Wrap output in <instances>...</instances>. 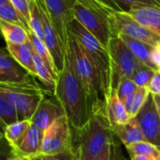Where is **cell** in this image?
Instances as JSON below:
<instances>
[{"label": "cell", "mask_w": 160, "mask_h": 160, "mask_svg": "<svg viewBox=\"0 0 160 160\" xmlns=\"http://www.w3.org/2000/svg\"><path fill=\"white\" fill-rule=\"evenodd\" d=\"M112 131L114 137L117 138L126 147L133 143L145 141L140 126L134 117H131L127 123L123 125L113 127Z\"/></svg>", "instance_id": "obj_17"}, {"label": "cell", "mask_w": 160, "mask_h": 160, "mask_svg": "<svg viewBox=\"0 0 160 160\" xmlns=\"http://www.w3.org/2000/svg\"><path fill=\"white\" fill-rule=\"evenodd\" d=\"M6 53H9L7 47L6 48H0V54H6Z\"/></svg>", "instance_id": "obj_44"}, {"label": "cell", "mask_w": 160, "mask_h": 160, "mask_svg": "<svg viewBox=\"0 0 160 160\" xmlns=\"http://www.w3.org/2000/svg\"><path fill=\"white\" fill-rule=\"evenodd\" d=\"M52 20L59 39L67 52L68 41V26L71 20L74 19L71 6L68 0H39Z\"/></svg>", "instance_id": "obj_10"}, {"label": "cell", "mask_w": 160, "mask_h": 160, "mask_svg": "<svg viewBox=\"0 0 160 160\" xmlns=\"http://www.w3.org/2000/svg\"><path fill=\"white\" fill-rule=\"evenodd\" d=\"M106 114L112 128L123 125L130 119L129 113L128 112L125 104L117 96L116 90H112L110 93L107 102Z\"/></svg>", "instance_id": "obj_19"}, {"label": "cell", "mask_w": 160, "mask_h": 160, "mask_svg": "<svg viewBox=\"0 0 160 160\" xmlns=\"http://www.w3.org/2000/svg\"><path fill=\"white\" fill-rule=\"evenodd\" d=\"M67 52L86 93L90 114H106L111 93L110 77L92 60L79 41L69 33Z\"/></svg>", "instance_id": "obj_1"}, {"label": "cell", "mask_w": 160, "mask_h": 160, "mask_svg": "<svg viewBox=\"0 0 160 160\" xmlns=\"http://www.w3.org/2000/svg\"><path fill=\"white\" fill-rule=\"evenodd\" d=\"M159 71H160V70H159Z\"/></svg>", "instance_id": "obj_46"}, {"label": "cell", "mask_w": 160, "mask_h": 160, "mask_svg": "<svg viewBox=\"0 0 160 160\" xmlns=\"http://www.w3.org/2000/svg\"><path fill=\"white\" fill-rule=\"evenodd\" d=\"M151 60L157 71L160 70V44L155 45L151 52Z\"/></svg>", "instance_id": "obj_37"}, {"label": "cell", "mask_w": 160, "mask_h": 160, "mask_svg": "<svg viewBox=\"0 0 160 160\" xmlns=\"http://www.w3.org/2000/svg\"><path fill=\"white\" fill-rule=\"evenodd\" d=\"M7 160H31V158L23 157V156H15V155H12L10 158H8Z\"/></svg>", "instance_id": "obj_42"}, {"label": "cell", "mask_w": 160, "mask_h": 160, "mask_svg": "<svg viewBox=\"0 0 160 160\" xmlns=\"http://www.w3.org/2000/svg\"><path fill=\"white\" fill-rule=\"evenodd\" d=\"M156 72L157 71L151 68L150 67L141 63L139 67L135 69L131 80L138 87H147Z\"/></svg>", "instance_id": "obj_28"}, {"label": "cell", "mask_w": 160, "mask_h": 160, "mask_svg": "<svg viewBox=\"0 0 160 160\" xmlns=\"http://www.w3.org/2000/svg\"><path fill=\"white\" fill-rule=\"evenodd\" d=\"M129 156H144L160 160V149L156 145L143 141L126 147Z\"/></svg>", "instance_id": "obj_24"}, {"label": "cell", "mask_w": 160, "mask_h": 160, "mask_svg": "<svg viewBox=\"0 0 160 160\" xmlns=\"http://www.w3.org/2000/svg\"><path fill=\"white\" fill-rule=\"evenodd\" d=\"M0 31L7 45H19L29 39L28 31L22 24L0 20Z\"/></svg>", "instance_id": "obj_22"}, {"label": "cell", "mask_w": 160, "mask_h": 160, "mask_svg": "<svg viewBox=\"0 0 160 160\" xmlns=\"http://www.w3.org/2000/svg\"><path fill=\"white\" fill-rule=\"evenodd\" d=\"M40 15L42 20V30H43V41L46 44L51 55L52 56V59L54 61L56 69L59 72L62 70L64 67L65 62V55H66V50L64 49L59 37L55 31V28L52 22V20L49 16L48 11L46 10L45 7L39 0H36Z\"/></svg>", "instance_id": "obj_12"}, {"label": "cell", "mask_w": 160, "mask_h": 160, "mask_svg": "<svg viewBox=\"0 0 160 160\" xmlns=\"http://www.w3.org/2000/svg\"><path fill=\"white\" fill-rule=\"evenodd\" d=\"M53 96L63 108L73 129L80 128L88 121L91 114L87 96L68 52L64 67L58 74Z\"/></svg>", "instance_id": "obj_2"}, {"label": "cell", "mask_w": 160, "mask_h": 160, "mask_svg": "<svg viewBox=\"0 0 160 160\" xmlns=\"http://www.w3.org/2000/svg\"><path fill=\"white\" fill-rule=\"evenodd\" d=\"M31 125L32 123L30 120H19L5 128L4 138L11 150L18 144Z\"/></svg>", "instance_id": "obj_23"}, {"label": "cell", "mask_w": 160, "mask_h": 160, "mask_svg": "<svg viewBox=\"0 0 160 160\" xmlns=\"http://www.w3.org/2000/svg\"><path fill=\"white\" fill-rule=\"evenodd\" d=\"M111 160H126L125 157L122 154L121 148L119 143L114 140L112 144V154H111Z\"/></svg>", "instance_id": "obj_38"}, {"label": "cell", "mask_w": 160, "mask_h": 160, "mask_svg": "<svg viewBox=\"0 0 160 160\" xmlns=\"http://www.w3.org/2000/svg\"><path fill=\"white\" fill-rule=\"evenodd\" d=\"M114 140L112 128L106 114H93L82 127L72 128V149L77 160L93 159Z\"/></svg>", "instance_id": "obj_3"}, {"label": "cell", "mask_w": 160, "mask_h": 160, "mask_svg": "<svg viewBox=\"0 0 160 160\" xmlns=\"http://www.w3.org/2000/svg\"><path fill=\"white\" fill-rule=\"evenodd\" d=\"M33 59L36 68V78H38L50 92L53 93L58 79V73L53 70L35 51L33 53Z\"/></svg>", "instance_id": "obj_21"}, {"label": "cell", "mask_w": 160, "mask_h": 160, "mask_svg": "<svg viewBox=\"0 0 160 160\" xmlns=\"http://www.w3.org/2000/svg\"><path fill=\"white\" fill-rule=\"evenodd\" d=\"M19 121L18 114L14 106L8 100V98L0 93V125L4 128Z\"/></svg>", "instance_id": "obj_25"}, {"label": "cell", "mask_w": 160, "mask_h": 160, "mask_svg": "<svg viewBox=\"0 0 160 160\" xmlns=\"http://www.w3.org/2000/svg\"><path fill=\"white\" fill-rule=\"evenodd\" d=\"M121 11L128 12L136 8L158 7L160 8V0H113Z\"/></svg>", "instance_id": "obj_30"}, {"label": "cell", "mask_w": 160, "mask_h": 160, "mask_svg": "<svg viewBox=\"0 0 160 160\" xmlns=\"http://www.w3.org/2000/svg\"><path fill=\"white\" fill-rule=\"evenodd\" d=\"M30 30L40 39L43 40L42 20L38 6L36 0H30Z\"/></svg>", "instance_id": "obj_29"}, {"label": "cell", "mask_w": 160, "mask_h": 160, "mask_svg": "<svg viewBox=\"0 0 160 160\" xmlns=\"http://www.w3.org/2000/svg\"><path fill=\"white\" fill-rule=\"evenodd\" d=\"M34 78L9 53L0 54V81L24 82Z\"/></svg>", "instance_id": "obj_15"}, {"label": "cell", "mask_w": 160, "mask_h": 160, "mask_svg": "<svg viewBox=\"0 0 160 160\" xmlns=\"http://www.w3.org/2000/svg\"><path fill=\"white\" fill-rule=\"evenodd\" d=\"M117 37H119L128 46V48L130 50V52L133 53V55L142 64L150 67L154 70V65L151 60V52L153 50V45L145 43L141 40H137L134 38H131L124 34H119ZM157 71V70H156Z\"/></svg>", "instance_id": "obj_20"}, {"label": "cell", "mask_w": 160, "mask_h": 160, "mask_svg": "<svg viewBox=\"0 0 160 160\" xmlns=\"http://www.w3.org/2000/svg\"><path fill=\"white\" fill-rule=\"evenodd\" d=\"M0 20L5 21V22H8L22 24L23 26L19 14L15 10L13 6L10 4V2L0 6Z\"/></svg>", "instance_id": "obj_33"}, {"label": "cell", "mask_w": 160, "mask_h": 160, "mask_svg": "<svg viewBox=\"0 0 160 160\" xmlns=\"http://www.w3.org/2000/svg\"><path fill=\"white\" fill-rule=\"evenodd\" d=\"M4 142H6L4 138V128L0 125V143H3Z\"/></svg>", "instance_id": "obj_43"}, {"label": "cell", "mask_w": 160, "mask_h": 160, "mask_svg": "<svg viewBox=\"0 0 160 160\" xmlns=\"http://www.w3.org/2000/svg\"><path fill=\"white\" fill-rule=\"evenodd\" d=\"M0 93L16 109L19 120H31L45 91L31 78L24 82H1Z\"/></svg>", "instance_id": "obj_4"}, {"label": "cell", "mask_w": 160, "mask_h": 160, "mask_svg": "<svg viewBox=\"0 0 160 160\" xmlns=\"http://www.w3.org/2000/svg\"><path fill=\"white\" fill-rule=\"evenodd\" d=\"M130 158H131V160H158L156 158L144 157V156H131Z\"/></svg>", "instance_id": "obj_41"}, {"label": "cell", "mask_w": 160, "mask_h": 160, "mask_svg": "<svg viewBox=\"0 0 160 160\" xmlns=\"http://www.w3.org/2000/svg\"><path fill=\"white\" fill-rule=\"evenodd\" d=\"M147 88L152 95H160V71L155 73Z\"/></svg>", "instance_id": "obj_36"}, {"label": "cell", "mask_w": 160, "mask_h": 160, "mask_svg": "<svg viewBox=\"0 0 160 160\" xmlns=\"http://www.w3.org/2000/svg\"><path fill=\"white\" fill-rule=\"evenodd\" d=\"M128 13L135 21L145 26L147 29L160 37V8L142 7L128 10Z\"/></svg>", "instance_id": "obj_16"}, {"label": "cell", "mask_w": 160, "mask_h": 160, "mask_svg": "<svg viewBox=\"0 0 160 160\" xmlns=\"http://www.w3.org/2000/svg\"><path fill=\"white\" fill-rule=\"evenodd\" d=\"M8 2H9V0H0V6L1 5H4V4H7Z\"/></svg>", "instance_id": "obj_45"}, {"label": "cell", "mask_w": 160, "mask_h": 160, "mask_svg": "<svg viewBox=\"0 0 160 160\" xmlns=\"http://www.w3.org/2000/svg\"><path fill=\"white\" fill-rule=\"evenodd\" d=\"M137 87L138 86L130 78L122 79L116 88V93H117L119 99L121 101H124L129 95L133 94L136 91Z\"/></svg>", "instance_id": "obj_34"}, {"label": "cell", "mask_w": 160, "mask_h": 160, "mask_svg": "<svg viewBox=\"0 0 160 160\" xmlns=\"http://www.w3.org/2000/svg\"><path fill=\"white\" fill-rule=\"evenodd\" d=\"M28 36H29V39L33 45V49L34 51L53 69L55 70L57 73V69H56V67H55V64H54V61L52 59V56L51 55L46 44L44 43V41L42 39H40L38 36H36L33 32L31 31H28Z\"/></svg>", "instance_id": "obj_27"}, {"label": "cell", "mask_w": 160, "mask_h": 160, "mask_svg": "<svg viewBox=\"0 0 160 160\" xmlns=\"http://www.w3.org/2000/svg\"><path fill=\"white\" fill-rule=\"evenodd\" d=\"M65 115V112L59 102L53 101L51 98L44 97L38 104L35 113L31 118L32 125L44 131L57 118Z\"/></svg>", "instance_id": "obj_13"}, {"label": "cell", "mask_w": 160, "mask_h": 160, "mask_svg": "<svg viewBox=\"0 0 160 160\" xmlns=\"http://www.w3.org/2000/svg\"><path fill=\"white\" fill-rule=\"evenodd\" d=\"M107 50L110 56V76H111V92L116 90L119 82L124 78L132 77L135 69L141 62L133 55L126 43L119 38H112Z\"/></svg>", "instance_id": "obj_5"}, {"label": "cell", "mask_w": 160, "mask_h": 160, "mask_svg": "<svg viewBox=\"0 0 160 160\" xmlns=\"http://www.w3.org/2000/svg\"><path fill=\"white\" fill-rule=\"evenodd\" d=\"M68 33L79 41L92 60L110 77L111 80L110 56L107 48H105L100 41L75 18L68 23Z\"/></svg>", "instance_id": "obj_7"}, {"label": "cell", "mask_w": 160, "mask_h": 160, "mask_svg": "<svg viewBox=\"0 0 160 160\" xmlns=\"http://www.w3.org/2000/svg\"><path fill=\"white\" fill-rule=\"evenodd\" d=\"M7 49L9 54L24 69L36 78V68L33 59L34 49L30 39L19 45H7Z\"/></svg>", "instance_id": "obj_18"}, {"label": "cell", "mask_w": 160, "mask_h": 160, "mask_svg": "<svg viewBox=\"0 0 160 160\" xmlns=\"http://www.w3.org/2000/svg\"><path fill=\"white\" fill-rule=\"evenodd\" d=\"M71 10L74 18L92 33L105 48H107L110 40L115 38L111 14L87 8L78 2L73 3Z\"/></svg>", "instance_id": "obj_6"}, {"label": "cell", "mask_w": 160, "mask_h": 160, "mask_svg": "<svg viewBox=\"0 0 160 160\" xmlns=\"http://www.w3.org/2000/svg\"><path fill=\"white\" fill-rule=\"evenodd\" d=\"M112 144H108L106 145L102 151L97 156L95 157L93 159L91 160H111V154H112Z\"/></svg>", "instance_id": "obj_39"}, {"label": "cell", "mask_w": 160, "mask_h": 160, "mask_svg": "<svg viewBox=\"0 0 160 160\" xmlns=\"http://www.w3.org/2000/svg\"><path fill=\"white\" fill-rule=\"evenodd\" d=\"M43 131L34 125L26 130L18 144L11 150L12 155L33 158L40 154Z\"/></svg>", "instance_id": "obj_14"}, {"label": "cell", "mask_w": 160, "mask_h": 160, "mask_svg": "<svg viewBox=\"0 0 160 160\" xmlns=\"http://www.w3.org/2000/svg\"><path fill=\"white\" fill-rule=\"evenodd\" d=\"M149 95H150V92L147 87H137V89L134 93L133 102H132L131 110L129 112L130 117H134L138 113V112L141 110V108L145 103Z\"/></svg>", "instance_id": "obj_32"}, {"label": "cell", "mask_w": 160, "mask_h": 160, "mask_svg": "<svg viewBox=\"0 0 160 160\" xmlns=\"http://www.w3.org/2000/svg\"><path fill=\"white\" fill-rule=\"evenodd\" d=\"M27 31L30 30V0H9Z\"/></svg>", "instance_id": "obj_31"}, {"label": "cell", "mask_w": 160, "mask_h": 160, "mask_svg": "<svg viewBox=\"0 0 160 160\" xmlns=\"http://www.w3.org/2000/svg\"><path fill=\"white\" fill-rule=\"evenodd\" d=\"M72 148V128L66 115L57 118L43 131L40 154L52 155Z\"/></svg>", "instance_id": "obj_8"}, {"label": "cell", "mask_w": 160, "mask_h": 160, "mask_svg": "<svg viewBox=\"0 0 160 160\" xmlns=\"http://www.w3.org/2000/svg\"><path fill=\"white\" fill-rule=\"evenodd\" d=\"M114 37L124 34L131 38L143 41L153 46L160 44V37L135 21L128 13L115 11L111 14Z\"/></svg>", "instance_id": "obj_9"}, {"label": "cell", "mask_w": 160, "mask_h": 160, "mask_svg": "<svg viewBox=\"0 0 160 160\" xmlns=\"http://www.w3.org/2000/svg\"><path fill=\"white\" fill-rule=\"evenodd\" d=\"M72 7L74 2H78L82 4L83 6L94 8L107 14H112L115 11H121L117 5L113 2V0H68Z\"/></svg>", "instance_id": "obj_26"}, {"label": "cell", "mask_w": 160, "mask_h": 160, "mask_svg": "<svg viewBox=\"0 0 160 160\" xmlns=\"http://www.w3.org/2000/svg\"><path fill=\"white\" fill-rule=\"evenodd\" d=\"M153 98H154L157 111H158V116L160 118V95H153Z\"/></svg>", "instance_id": "obj_40"}, {"label": "cell", "mask_w": 160, "mask_h": 160, "mask_svg": "<svg viewBox=\"0 0 160 160\" xmlns=\"http://www.w3.org/2000/svg\"><path fill=\"white\" fill-rule=\"evenodd\" d=\"M31 160H77V157L72 148L63 151L61 153L52 154V155H38L33 158Z\"/></svg>", "instance_id": "obj_35"}, {"label": "cell", "mask_w": 160, "mask_h": 160, "mask_svg": "<svg viewBox=\"0 0 160 160\" xmlns=\"http://www.w3.org/2000/svg\"><path fill=\"white\" fill-rule=\"evenodd\" d=\"M134 118L139 124L145 141L160 149V118L151 93Z\"/></svg>", "instance_id": "obj_11"}]
</instances>
